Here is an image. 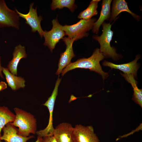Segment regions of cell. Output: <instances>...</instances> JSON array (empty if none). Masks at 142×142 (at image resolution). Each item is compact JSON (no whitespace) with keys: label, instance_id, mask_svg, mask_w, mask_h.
I'll use <instances>...</instances> for the list:
<instances>
[{"label":"cell","instance_id":"obj_1","mask_svg":"<svg viewBox=\"0 0 142 142\" xmlns=\"http://www.w3.org/2000/svg\"><path fill=\"white\" fill-rule=\"evenodd\" d=\"M104 58L100 49L97 48L89 57L79 59L74 62H71L62 70L61 75L63 76L68 72L77 68L88 69L101 75L104 80L109 76L108 73L103 71L100 64V61Z\"/></svg>","mask_w":142,"mask_h":142},{"label":"cell","instance_id":"obj_2","mask_svg":"<svg viewBox=\"0 0 142 142\" xmlns=\"http://www.w3.org/2000/svg\"><path fill=\"white\" fill-rule=\"evenodd\" d=\"M16 114L14 121L11 124L18 127V134L24 137L29 136L30 134H36L37 120L31 113L16 107L14 109Z\"/></svg>","mask_w":142,"mask_h":142},{"label":"cell","instance_id":"obj_3","mask_svg":"<svg viewBox=\"0 0 142 142\" xmlns=\"http://www.w3.org/2000/svg\"><path fill=\"white\" fill-rule=\"evenodd\" d=\"M111 24L110 23L104 22L102 24L103 33L100 36H94L93 38L97 40L100 45V49L104 57L111 58L114 60L119 59L120 55L117 53L115 48L111 46L110 42L113 36V32L111 30Z\"/></svg>","mask_w":142,"mask_h":142},{"label":"cell","instance_id":"obj_4","mask_svg":"<svg viewBox=\"0 0 142 142\" xmlns=\"http://www.w3.org/2000/svg\"><path fill=\"white\" fill-rule=\"evenodd\" d=\"M96 21L94 18L89 20L81 19L76 24L63 26V28L68 37L76 41L88 36L87 32L93 28Z\"/></svg>","mask_w":142,"mask_h":142},{"label":"cell","instance_id":"obj_5","mask_svg":"<svg viewBox=\"0 0 142 142\" xmlns=\"http://www.w3.org/2000/svg\"><path fill=\"white\" fill-rule=\"evenodd\" d=\"M58 76L55 82V86L51 96L42 105L46 106L49 111V116L48 123L47 127L43 130L37 131L36 134L38 136L42 137L51 136L53 135L54 130L53 125V113L55 101L58 94V88L61 82V79Z\"/></svg>","mask_w":142,"mask_h":142},{"label":"cell","instance_id":"obj_6","mask_svg":"<svg viewBox=\"0 0 142 142\" xmlns=\"http://www.w3.org/2000/svg\"><path fill=\"white\" fill-rule=\"evenodd\" d=\"M52 23V29L49 31H44L43 36L45 39L44 45L47 46L51 52L56 44L65 35L63 26L60 24L57 18L53 19Z\"/></svg>","mask_w":142,"mask_h":142},{"label":"cell","instance_id":"obj_7","mask_svg":"<svg viewBox=\"0 0 142 142\" xmlns=\"http://www.w3.org/2000/svg\"><path fill=\"white\" fill-rule=\"evenodd\" d=\"M19 16L16 12L9 8L5 1L0 0V27L19 28Z\"/></svg>","mask_w":142,"mask_h":142},{"label":"cell","instance_id":"obj_8","mask_svg":"<svg viewBox=\"0 0 142 142\" xmlns=\"http://www.w3.org/2000/svg\"><path fill=\"white\" fill-rule=\"evenodd\" d=\"M73 136L75 142H100L91 125H76L74 127Z\"/></svg>","mask_w":142,"mask_h":142},{"label":"cell","instance_id":"obj_9","mask_svg":"<svg viewBox=\"0 0 142 142\" xmlns=\"http://www.w3.org/2000/svg\"><path fill=\"white\" fill-rule=\"evenodd\" d=\"M33 3H31L29 6V11L26 14H24L19 12L16 9V11L19 17L23 18L26 21V23L29 25L32 28V32L35 33L37 31L41 37L43 36L44 31L40 25L42 18L40 16H38L36 7L34 8Z\"/></svg>","mask_w":142,"mask_h":142},{"label":"cell","instance_id":"obj_10","mask_svg":"<svg viewBox=\"0 0 142 142\" xmlns=\"http://www.w3.org/2000/svg\"><path fill=\"white\" fill-rule=\"evenodd\" d=\"M62 41L66 45L65 50L60 54V58L58 63V68L56 72L57 75H59L62 70L71 62L72 59L75 56L73 51L72 45L75 41L74 39L68 37H64Z\"/></svg>","mask_w":142,"mask_h":142},{"label":"cell","instance_id":"obj_11","mask_svg":"<svg viewBox=\"0 0 142 142\" xmlns=\"http://www.w3.org/2000/svg\"><path fill=\"white\" fill-rule=\"evenodd\" d=\"M73 130L74 127L71 124L62 123L54 128L53 135L57 142H75Z\"/></svg>","mask_w":142,"mask_h":142},{"label":"cell","instance_id":"obj_12","mask_svg":"<svg viewBox=\"0 0 142 142\" xmlns=\"http://www.w3.org/2000/svg\"><path fill=\"white\" fill-rule=\"evenodd\" d=\"M2 130L3 133L0 139L5 142H27L34 137L33 135L24 137L19 135L18 134V129L11 123L7 124Z\"/></svg>","mask_w":142,"mask_h":142},{"label":"cell","instance_id":"obj_13","mask_svg":"<svg viewBox=\"0 0 142 142\" xmlns=\"http://www.w3.org/2000/svg\"><path fill=\"white\" fill-rule=\"evenodd\" d=\"M140 57V55H138L133 60L125 64H116L108 61H104L102 64L104 66L109 67L112 69H119L123 72L124 74H131L136 78L137 72L139 68V64L137 63V61Z\"/></svg>","mask_w":142,"mask_h":142},{"label":"cell","instance_id":"obj_14","mask_svg":"<svg viewBox=\"0 0 142 142\" xmlns=\"http://www.w3.org/2000/svg\"><path fill=\"white\" fill-rule=\"evenodd\" d=\"M13 54V58L9 62L7 68L11 73L17 76L19 63L21 59L25 58L27 56L25 47L20 44L17 45L15 48Z\"/></svg>","mask_w":142,"mask_h":142},{"label":"cell","instance_id":"obj_15","mask_svg":"<svg viewBox=\"0 0 142 142\" xmlns=\"http://www.w3.org/2000/svg\"><path fill=\"white\" fill-rule=\"evenodd\" d=\"M126 12L129 13L136 19L138 20L140 17L131 11L129 9L127 3L124 0L113 1L112 7L111 12L109 19L110 21L115 19L121 12Z\"/></svg>","mask_w":142,"mask_h":142},{"label":"cell","instance_id":"obj_16","mask_svg":"<svg viewBox=\"0 0 142 142\" xmlns=\"http://www.w3.org/2000/svg\"><path fill=\"white\" fill-rule=\"evenodd\" d=\"M112 0H103L102 4V8L99 17L95 22L93 28V32L96 34L98 33L100 26L104 21L109 19L110 16V4Z\"/></svg>","mask_w":142,"mask_h":142},{"label":"cell","instance_id":"obj_17","mask_svg":"<svg viewBox=\"0 0 142 142\" xmlns=\"http://www.w3.org/2000/svg\"><path fill=\"white\" fill-rule=\"evenodd\" d=\"M2 72L5 76L8 85L12 90L16 91L24 88L25 81L23 78L12 74L6 68L3 67Z\"/></svg>","mask_w":142,"mask_h":142},{"label":"cell","instance_id":"obj_18","mask_svg":"<svg viewBox=\"0 0 142 142\" xmlns=\"http://www.w3.org/2000/svg\"><path fill=\"white\" fill-rule=\"evenodd\" d=\"M126 80L131 85L134 91L132 99L136 104L142 108V90L138 88L137 85V81L134 77L130 74L120 73Z\"/></svg>","mask_w":142,"mask_h":142},{"label":"cell","instance_id":"obj_19","mask_svg":"<svg viewBox=\"0 0 142 142\" xmlns=\"http://www.w3.org/2000/svg\"><path fill=\"white\" fill-rule=\"evenodd\" d=\"M16 115L7 107L0 106V138L1 136V131L8 123H12L14 120Z\"/></svg>","mask_w":142,"mask_h":142},{"label":"cell","instance_id":"obj_20","mask_svg":"<svg viewBox=\"0 0 142 142\" xmlns=\"http://www.w3.org/2000/svg\"><path fill=\"white\" fill-rule=\"evenodd\" d=\"M100 0H92L88 7L85 10L81 12L78 15V18L81 19L89 20L92 17L98 14L97 8L98 2Z\"/></svg>","mask_w":142,"mask_h":142},{"label":"cell","instance_id":"obj_21","mask_svg":"<svg viewBox=\"0 0 142 142\" xmlns=\"http://www.w3.org/2000/svg\"><path fill=\"white\" fill-rule=\"evenodd\" d=\"M74 0H53L50 5L51 9L55 10L57 9H59L66 7L73 12L77 8Z\"/></svg>","mask_w":142,"mask_h":142},{"label":"cell","instance_id":"obj_22","mask_svg":"<svg viewBox=\"0 0 142 142\" xmlns=\"http://www.w3.org/2000/svg\"><path fill=\"white\" fill-rule=\"evenodd\" d=\"M43 142H57L53 136L43 137Z\"/></svg>","mask_w":142,"mask_h":142},{"label":"cell","instance_id":"obj_23","mask_svg":"<svg viewBox=\"0 0 142 142\" xmlns=\"http://www.w3.org/2000/svg\"><path fill=\"white\" fill-rule=\"evenodd\" d=\"M141 129H142L141 123L140 124V125L137 128H136L135 130H133L130 133H128L126 134H125L121 136H120L119 137L120 138H120L119 139H120V138L121 139L122 138L126 137L128 136L131 135V134H133V133H135V132L139 131V130H141Z\"/></svg>","mask_w":142,"mask_h":142},{"label":"cell","instance_id":"obj_24","mask_svg":"<svg viewBox=\"0 0 142 142\" xmlns=\"http://www.w3.org/2000/svg\"><path fill=\"white\" fill-rule=\"evenodd\" d=\"M7 88V84L5 82H0V92L6 89Z\"/></svg>","mask_w":142,"mask_h":142},{"label":"cell","instance_id":"obj_25","mask_svg":"<svg viewBox=\"0 0 142 142\" xmlns=\"http://www.w3.org/2000/svg\"><path fill=\"white\" fill-rule=\"evenodd\" d=\"M2 68L1 65V57L0 56V77L3 78H4L2 74Z\"/></svg>","mask_w":142,"mask_h":142},{"label":"cell","instance_id":"obj_26","mask_svg":"<svg viewBox=\"0 0 142 142\" xmlns=\"http://www.w3.org/2000/svg\"><path fill=\"white\" fill-rule=\"evenodd\" d=\"M35 142H43V138L38 136L37 139Z\"/></svg>","mask_w":142,"mask_h":142},{"label":"cell","instance_id":"obj_27","mask_svg":"<svg viewBox=\"0 0 142 142\" xmlns=\"http://www.w3.org/2000/svg\"><path fill=\"white\" fill-rule=\"evenodd\" d=\"M0 142H3L2 140L0 139Z\"/></svg>","mask_w":142,"mask_h":142}]
</instances>
